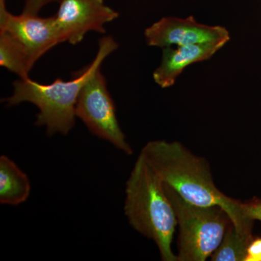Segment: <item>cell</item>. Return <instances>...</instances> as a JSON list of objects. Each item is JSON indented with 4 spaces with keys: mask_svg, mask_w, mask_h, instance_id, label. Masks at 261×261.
<instances>
[{
    "mask_svg": "<svg viewBox=\"0 0 261 261\" xmlns=\"http://www.w3.org/2000/svg\"><path fill=\"white\" fill-rule=\"evenodd\" d=\"M164 185L187 202L200 206L219 205L229 216L233 226L244 236H252L254 221L244 213L243 202L222 193L215 185L205 160L192 153L178 142H147L141 153Z\"/></svg>",
    "mask_w": 261,
    "mask_h": 261,
    "instance_id": "cell-1",
    "label": "cell"
},
{
    "mask_svg": "<svg viewBox=\"0 0 261 261\" xmlns=\"http://www.w3.org/2000/svg\"><path fill=\"white\" fill-rule=\"evenodd\" d=\"M118 47V44L111 36L101 38L93 61L73 73L71 80L65 82L58 79L53 83L42 84L29 78L20 79L13 83V93L5 102L8 106L32 103L39 111L36 125L45 126L49 136L67 135L75 125V106L82 87Z\"/></svg>",
    "mask_w": 261,
    "mask_h": 261,
    "instance_id": "cell-2",
    "label": "cell"
},
{
    "mask_svg": "<svg viewBox=\"0 0 261 261\" xmlns=\"http://www.w3.org/2000/svg\"><path fill=\"white\" fill-rule=\"evenodd\" d=\"M124 212L132 227L156 243L163 260H178L171 249L177 225L174 209L162 180L142 154L126 182Z\"/></svg>",
    "mask_w": 261,
    "mask_h": 261,
    "instance_id": "cell-3",
    "label": "cell"
},
{
    "mask_svg": "<svg viewBox=\"0 0 261 261\" xmlns=\"http://www.w3.org/2000/svg\"><path fill=\"white\" fill-rule=\"evenodd\" d=\"M164 187L179 227L178 261L205 260L219 247L232 224L229 216L219 205H195L171 187Z\"/></svg>",
    "mask_w": 261,
    "mask_h": 261,
    "instance_id": "cell-4",
    "label": "cell"
},
{
    "mask_svg": "<svg viewBox=\"0 0 261 261\" xmlns=\"http://www.w3.org/2000/svg\"><path fill=\"white\" fill-rule=\"evenodd\" d=\"M75 116L93 135L108 141L127 154H133L117 120L116 106L100 68L82 87L75 106Z\"/></svg>",
    "mask_w": 261,
    "mask_h": 261,
    "instance_id": "cell-5",
    "label": "cell"
},
{
    "mask_svg": "<svg viewBox=\"0 0 261 261\" xmlns=\"http://www.w3.org/2000/svg\"><path fill=\"white\" fill-rule=\"evenodd\" d=\"M0 32L18 42L34 65L48 51L65 42L54 16L42 18L23 13L15 15L6 10L0 13Z\"/></svg>",
    "mask_w": 261,
    "mask_h": 261,
    "instance_id": "cell-6",
    "label": "cell"
},
{
    "mask_svg": "<svg viewBox=\"0 0 261 261\" xmlns=\"http://www.w3.org/2000/svg\"><path fill=\"white\" fill-rule=\"evenodd\" d=\"M145 37L149 46L162 49L207 43L226 44L230 39L229 32L224 27L199 23L193 16L164 17L145 29Z\"/></svg>",
    "mask_w": 261,
    "mask_h": 261,
    "instance_id": "cell-7",
    "label": "cell"
},
{
    "mask_svg": "<svg viewBox=\"0 0 261 261\" xmlns=\"http://www.w3.org/2000/svg\"><path fill=\"white\" fill-rule=\"evenodd\" d=\"M119 16L103 0H61L54 15L65 42L79 44L88 32L104 34L105 25Z\"/></svg>",
    "mask_w": 261,
    "mask_h": 261,
    "instance_id": "cell-8",
    "label": "cell"
},
{
    "mask_svg": "<svg viewBox=\"0 0 261 261\" xmlns=\"http://www.w3.org/2000/svg\"><path fill=\"white\" fill-rule=\"evenodd\" d=\"M225 44L207 43L163 48L161 64L153 73L154 82L161 88L171 87L187 67L210 59Z\"/></svg>",
    "mask_w": 261,
    "mask_h": 261,
    "instance_id": "cell-9",
    "label": "cell"
},
{
    "mask_svg": "<svg viewBox=\"0 0 261 261\" xmlns=\"http://www.w3.org/2000/svg\"><path fill=\"white\" fill-rule=\"evenodd\" d=\"M31 192L27 173L6 155L0 157V202L18 205L25 202Z\"/></svg>",
    "mask_w": 261,
    "mask_h": 261,
    "instance_id": "cell-10",
    "label": "cell"
},
{
    "mask_svg": "<svg viewBox=\"0 0 261 261\" xmlns=\"http://www.w3.org/2000/svg\"><path fill=\"white\" fill-rule=\"evenodd\" d=\"M0 65L24 80L29 78L34 64L18 42L9 34L0 32Z\"/></svg>",
    "mask_w": 261,
    "mask_h": 261,
    "instance_id": "cell-11",
    "label": "cell"
},
{
    "mask_svg": "<svg viewBox=\"0 0 261 261\" xmlns=\"http://www.w3.org/2000/svg\"><path fill=\"white\" fill-rule=\"evenodd\" d=\"M252 237L243 236L231 224L219 247L211 255V260L245 261L247 247Z\"/></svg>",
    "mask_w": 261,
    "mask_h": 261,
    "instance_id": "cell-12",
    "label": "cell"
},
{
    "mask_svg": "<svg viewBox=\"0 0 261 261\" xmlns=\"http://www.w3.org/2000/svg\"><path fill=\"white\" fill-rule=\"evenodd\" d=\"M242 206L247 218L261 222V198L254 197L251 200L243 202Z\"/></svg>",
    "mask_w": 261,
    "mask_h": 261,
    "instance_id": "cell-13",
    "label": "cell"
},
{
    "mask_svg": "<svg viewBox=\"0 0 261 261\" xmlns=\"http://www.w3.org/2000/svg\"><path fill=\"white\" fill-rule=\"evenodd\" d=\"M245 261H261V238H254L247 247Z\"/></svg>",
    "mask_w": 261,
    "mask_h": 261,
    "instance_id": "cell-14",
    "label": "cell"
},
{
    "mask_svg": "<svg viewBox=\"0 0 261 261\" xmlns=\"http://www.w3.org/2000/svg\"><path fill=\"white\" fill-rule=\"evenodd\" d=\"M61 0H25L23 10L22 13L25 14L38 15L39 12L46 5Z\"/></svg>",
    "mask_w": 261,
    "mask_h": 261,
    "instance_id": "cell-15",
    "label": "cell"
},
{
    "mask_svg": "<svg viewBox=\"0 0 261 261\" xmlns=\"http://www.w3.org/2000/svg\"><path fill=\"white\" fill-rule=\"evenodd\" d=\"M6 0H0V13L6 11V5H5Z\"/></svg>",
    "mask_w": 261,
    "mask_h": 261,
    "instance_id": "cell-16",
    "label": "cell"
}]
</instances>
